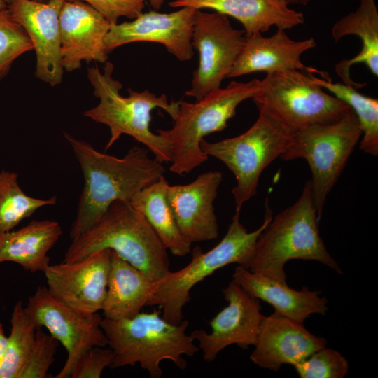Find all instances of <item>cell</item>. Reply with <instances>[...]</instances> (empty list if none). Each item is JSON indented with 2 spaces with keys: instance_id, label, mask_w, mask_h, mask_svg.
<instances>
[{
  "instance_id": "9a60e30c",
  "label": "cell",
  "mask_w": 378,
  "mask_h": 378,
  "mask_svg": "<svg viewBox=\"0 0 378 378\" xmlns=\"http://www.w3.org/2000/svg\"><path fill=\"white\" fill-rule=\"evenodd\" d=\"M196 10L183 7L172 13L151 10L130 22L111 25L106 36V50L110 53L124 44L153 42L164 45L178 60L192 59V35Z\"/></svg>"
},
{
  "instance_id": "74e56055",
  "label": "cell",
  "mask_w": 378,
  "mask_h": 378,
  "mask_svg": "<svg viewBox=\"0 0 378 378\" xmlns=\"http://www.w3.org/2000/svg\"><path fill=\"white\" fill-rule=\"evenodd\" d=\"M8 8V4L4 0H0V10Z\"/></svg>"
},
{
  "instance_id": "ffe728a7",
  "label": "cell",
  "mask_w": 378,
  "mask_h": 378,
  "mask_svg": "<svg viewBox=\"0 0 378 378\" xmlns=\"http://www.w3.org/2000/svg\"><path fill=\"white\" fill-rule=\"evenodd\" d=\"M315 46L313 38L294 41L282 29H277L270 37H264L260 33L245 36L244 43L227 78L254 72L270 74L288 71L321 74L322 71L307 66L301 61L302 54Z\"/></svg>"
},
{
  "instance_id": "8fae6325",
  "label": "cell",
  "mask_w": 378,
  "mask_h": 378,
  "mask_svg": "<svg viewBox=\"0 0 378 378\" xmlns=\"http://www.w3.org/2000/svg\"><path fill=\"white\" fill-rule=\"evenodd\" d=\"M24 309L37 328L45 327L66 351V360L55 378L70 377L85 352L108 345L101 326L102 318L98 313L84 314L73 309L52 295L46 287H38Z\"/></svg>"
},
{
  "instance_id": "f35d334b",
  "label": "cell",
  "mask_w": 378,
  "mask_h": 378,
  "mask_svg": "<svg viewBox=\"0 0 378 378\" xmlns=\"http://www.w3.org/2000/svg\"><path fill=\"white\" fill-rule=\"evenodd\" d=\"M7 4H8L12 0H4ZM34 1H40V2H46L49 0H34Z\"/></svg>"
},
{
  "instance_id": "2e32d148",
  "label": "cell",
  "mask_w": 378,
  "mask_h": 378,
  "mask_svg": "<svg viewBox=\"0 0 378 378\" xmlns=\"http://www.w3.org/2000/svg\"><path fill=\"white\" fill-rule=\"evenodd\" d=\"M64 0H12L8 8L27 32L36 57L35 76L54 87L62 80L59 11Z\"/></svg>"
},
{
  "instance_id": "9c48e42d",
  "label": "cell",
  "mask_w": 378,
  "mask_h": 378,
  "mask_svg": "<svg viewBox=\"0 0 378 378\" xmlns=\"http://www.w3.org/2000/svg\"><path fill=\"white\" fill-rule=\"evenodd\" d=\"M362 136L353 110L342 118L291 134L284 160L303 158L312 172V191L320 220L327 197L342 173Z\"/></svg>"
},
{
  "instance_id": "d4e9b609",
  "label": "cell",
  "mask_w": 378,
  "mask_h": 378,
  "mask_svg": "<svg viewBox=\"0 0 378 378\" xmlns=\"http://www.w3.org/2000/svg\"><path fill=\"white\" fill-rule=\"evenodd\" d=\"M349 35L359 37L362 48L354 57L337 63L335 71L343 83L355 88H361L364 83H357L350 77V69L353 65L363 63L374 76H378V10L375 0H360L355 11L342 18L333 25L332 36L335 43Z\"/></svg>"
},
{
  "instance_id": "4dcf8cb0",
  "label": "cell",
  "mask_w": 378,
  "mask_h": 378,
  "mask_svg": "<svg viewBox=\"0 0 378 378\" xmlns=\"http://www.w3.org/2000/svg\"><path fill=\"white\" fill-rule=\"evenodd\" d=\"M293 367L301 378H343L349 372L347 360L337 351L326 346Z\"/></svg>"
},
{
  "instance_id": "e0dca14e",
  "label": "cell",
  "mask_w": 378,
  "mask_h": 378,
  "mask_svg": "<svg viewBox=\"0 0 378 378\" xmlns=\"http://www.w3.org/2000/svg\"><path fill=\"white\" fill-rule=\"evenodd\" d=\"M59 20L64 70H77L83 61L106 62L104 41L111 24L98 11L81 1H64Z\"/></svg>"
},
{
  "instance_id": "ac0fdd59",
  "label": "cell",
  "mask_w": 378,
  "mask_h": 378,
  "mask_svg": "<svg viewBox=\"0 0 378 378\" xmlns=\"http://www.w3.org/2000/svg\"><path fill=\"white\" fill-rule=\"evenodd\" d=\"M222 181L221 172L209 171L188 184L168 186L169 206L181 233L190 243L218 237L214 202Z\"/></svg>"
},
{
  "instance_id": "30bf717a",
  "label": "cell",
  "mask_w": 378,
  "mask_h": 378,
  "mask_svg": "<svg viewBox=\"0 0 378 378\" xmlns=\"http://www.w3.org/2000/svg\"><path fill=\"white\" fill-rule=\"evenodd\" d=\"M253 100L290 133L337 120L352 110L300 71L267 74Z\"/></svg>"
},
{
  "instance_id": "7402d4cb",
  "label": "cell",
  "mask_w": 378,
  "mask_h": 378,
  "mask_svg": "<svg viewBox=\"0 0 378 378\" xmlns=\"http://www.w3.org/2000/svg\"><path fill=\"white\" fill-rule=\"evenodd\" d=\"M172 8L211 9L237 20L245 36L265 33L274 26L286 30L304 22L303 13L289 7L286 0H174Z\"/></svg>"
},
{
  "instance_id": "7a4b0ae2",
  "label": "cell",
  "mask_w": 378,
  "mask_h": 378,
  "mask_svg": "<svg viewBox=\"0 0 378 378\" xmlns=\"http://www.w3.org/2000/svg\"><path fill=\"white\" fill-rule=\"evenodd\" d=\"M110 249L156 281L169 271L167 249L144 214L130 202H113L88 230L71 240L63 262Z\"/></svg>"
},
{
  "instance_id": "8992f818",
  "label": "cell",
  "mask_w": 378,
  "mask_h": 378,
  "mask_svg": "<svg viewBox=\"0 0 378 378\" xmlns=\"http://www.w3.org/2000/svg\"><path fill=\"white\" fill-rule=\"evenodd\" d=\"M260 80L230 83L215 89L195 103L179 100L173 127L158 130L168 141L172 153L170 171L183 175L191 172L208 160L200 142L209 134L227 127V121L236 114L237 106L253 99L259 92Z\"/></svg>"
},
{
  "instance_id": "4fadbf2b",
  "label": "cell",
  "mask_w": 378,
  "mask_h": 378,
  "mask_svg": "<svg viewBox=\"0 0 378 378\" xmlns=\"http://www.w3.org/2000/svg\"><path fill=\"white\" fill-rule=\"evenodd\" d=\"M111 250L103 249L74 262L50 265L48 290L60 302L84 314L102 310L111 267Z\"/></svg>"
},
{
  "instance_id": "1f68e13d",
  "label": "cell",
  "mask_w": 378,
  "mask_h": 378,
  "mask_svg": "<svg viewBox=\"0 0 378 378\" xmlns=\"http://www.w3.org/2000/svg\"><path fill=\"white\" fill-rule=\"evenodd\" d=\"M58 341L50 333L38 328L29 357L18 378L48 377L55 361Z\"/></svg>"
},
{
  "instance_id": "ba28073f",
  "label": "cell",
  "mask_w": 378,
  "mask_h": 378,
  "mask_svg": "<svg viewBox=\"0 0 378 378\" xmlns=\"http://www.w3.org/2000/svg\"><path fill=\"white\" fill-rule=\"evenodd\" d=\"M259 115L245 132L216 142L204 139L202 150L223 162L237 181L232 193L235 211L257 193L264 169L284 153L291 134L264 107L257 106Z\"/></svg>"
},
{
  "instance_id": "d6a6232c",
  "label": "cell",
  "mask_w": 378,
  "mask_h": 378,
  "mask_svg": "<svg viewBox=\"0 0 378 378\" xmlns=\"http://www.w3.org/2000/svg\"><path fill=\"white\" fill-rule=\"evenodd\" d=\"M114 353L111 349L94 346L85 352L76 362L70 378H99L111 365Z\"/></svg>"
},
{
  "instance_id": "603a6c76",
  "label": "cell",
  "mask_w": 378,
  "mask_h": 378,
  "mask_svg": "<svg viewBox=\"0 0 378 378\" xmlns=\"http://www.w3.org/2000/svg\"><path fill=\"white\" fill-rule=\"evenodd\" d=\"M62 230L57 221L33 220L18 230L0 233V264L12 262L30 272L44 273L50 264L49 251Z\"/></svg>"
},
{
  "instance_id": "f546056e",
  "label": "cell",
  "mask_w": 378,
  "mask_h": 378,
  "mask_svg": "<svg viewBox=\"0 0 378 378\" xmlns=\"http://www.w3.org/2000/svg\"><path fill=\"white\" fill-rule=\"evenodd\" d=\"M31 50L32 43L23 27L8 8L0 10V80L8 75L15 60Z\"/></svg>"
},
{
  "instance_id": "cb8c5ba5",
  "label": "cell",
  "mask_w": 378,
  "mask_h": 378,
  "mask_svg": "<svg viewBox=\"0 0 378 378\" xmlns=\"http://www.w3.org/2000/svg\"><path fill=\"white\" fill-rule=\"evenodd\" d=\"M155 281L111 251L107 290L102 306L104 318H130L147 306Z\"/></svg>"
},
{
  "instance_id": "83f0119b",
  "label": "cell",
  "mask_w": 378,
  "mask_h": 378,
  "mask_svg": "<svg viewBox=\"0 0 378 378\" xmlns=\"http://www.w3.org/2000/svg\"><path fill=\"white\" fill-rule=\"evenodd\" d=\"M56 196L48 199L27 195L18 181V174L3 169L0 172V233L13 230L24 219L38 209L55 204Z\"/></svg>"
},
{
  "instance_id": "e575fe53",
  "label": "cell",
  "mask_w": 378,
  "mask_h": 378,
  "mask_svg": "<svg viewBox=\"0 0 378 378\" xmlns=\"http://www.w3.org/2000/svg\"><path fill=\"white\" fill-rule=\"evenodd\" d=\"M8 345V337L5 334L3 325L0 323V363L2 361Z\"/></svg>"
},
{
  "instance_id": "836d02e7",
  "label": "cell",
  "mask_w": 378,
  "mask_h": 378,
  "mask_svg": "<svg viewBox=\"0 0 378 378\" xmlns=\"http://www.w3.org/2000/svg\"><path fill=\"white\" fill-rule=\"evenodd\" d=\"M81 1L98 11L111 25L118 23L120 17L134 19L143 13L145 2L149 0H64Z\"/></svg>"
},
{
  "instance_id": "4316f807",
  "label": "cell",
  "mask_w": 378,
  "mask_h": 378,
  "mask_svg": "<svg viewBox=\"0 0 378 378\" xmlns=\"http://www.w3.org/2000/svg\"><path fill=\"white\" fill-rule=\"evenodd\" d=\"M318 78L312 74L313 81L323 89L340 99L354 111L362 130L360 149L377 156L378 155V99L358 92L355 88L343 83H334L326 72Z\"/></svg>"
},
{
  "instance_id": "3957f363",
  "label": "cell",
  "mask_w": 378,
  "mask_h": 378,
  "mask_svg": "<svg viewBox=\"0 0 378 378\" xmlns=\"http://www.w3.org/2000/svg\"><path fill=\"white\" fill-rule=\"evenodd\" d=\"M318 222L308 180L297 201L272 218L259 235L248 270L286 282L285 265L297 259L319 262L342 274L320 235Z\"/></svg>"
},
{
  "instance_id": "52a82bcc",
  "label": "cell",
  "mask_w": 378,
  "mask_h": 378,
  "mask_svg": "<svg viewBox=\"0 0 378 378\" xmlns=\"http://www.w3.org/2000/svg\"><path fill=\"white\" fill-rule=\"evenodd\" d=\"M272 218L267 206L262 224L248 232L240 221V211H235L226 234L216 246L206 253L198 246L194 248L188 265L176 272L169 271L155 281L147 306H159L164 319L179 324L183 321V309L190 300V291L198 283L230 264L249 269L257 239Z\"/></svg>"
},
{
  "instance_id": "d590c367",
  "label": "cell",
  "mask_w": 378,
  "mask_h": 378,
  "mask_svg": "<svg viewBox=\"0 0 378 378\" xmlns=\"http://www.w3.org/2000/svg\"><path fill=\"white\" fill-rule=\"evenodd\" d=\"M165 0H149L148 2L151 7L155 10H159Z\"/></svg>"
},
{
  "instance_id": "6da1fadb",
  "label": "cell",
  "mask_w": 378,
  "mask_h": 378,
  "mask_svg": "<svg viewBox=\"0 0 378 378\" xmlns=\"http://www.w3.org/2000/svg\"><path fill=\"white\" fill-rule=\"evenodd\" d=\"M80 164L84 187L70 231L71 240L90 228L114 202H130L143 188L164 176L163 163L148 149L135 146L122 158L96 150L89 143L64 134Z\"/></svg>"
},
{
  "instance_id": "f1b7e54d",
  "label": "cell",
  "mask_w": 378,
  "mask_h": 378,
  "mask_svg": "<svg viewBox=\"0 0 378 378\" xmlns=\"http://www.w3.org/2000/svg\"><path fill=\"white\" fill-rule=\"evenodd\" d=\"M5 356L0 363V378H18L34 344L37 327L25 313L22 302L14 306Z\"/></svg>"
},
{
  "instance_id": "44dd1931",
  "label": "cell",
  "mask_w": 378,
  "mask_h": 378,
  "mask_svg": "<svg viewBox=\"0 0 378 378\" xmlns=\"http://www.w3.org/2000/svg\"><path fill=\"white\" fill-rule=\"evenodd\" d=\"M232 280L253 297L271 304L274 312L299 323H304L312 314L325 315L328 301L321 291L303 287L295 290L283 282L268 276L253 272L238 265Z\"/></svg>"
},
{
  "instance_id": "8d00e7d4",
  "label": "cell",
  "mask_w": 378,
  "mask_h": 378,
  "mask_svg": "<svg viewBox=\"0 0 378 378\" xmlns=\"http://www.w3.org/2000/svg\"><path fill=\"white\" fill-rule=\"evenodd\" d=\"M312 0H286L287 4L290 5H303L308 4Z\"/></svg>"
},
{
  "instance_id": "5b68a950",
  "label": "cell",
  "mask_w": 378,
  "mask_h": 378,
  "mask_svg": "<svg viewBox=\"0 0 378 378\" xmlns=\"http://www.w3.org/2000/svg\"><path fill=\"white\" fill-rule=\"evenodd\" d=\"M101 326L114 353L111 368L139 363L151 377L160 378L162 361L170 360L185 370L187 362L182 356H193L200 350L191 335L186 334L188 321L171 323L156 309L130 318H104Z\"/></svg>"
},
{
  "instance_id": "277c9868",
  "label": "cell",
  "mask_w": 378,
  "mask_h": 378,
  "mask_svg": "<svg viewBox=\"0 0 378 378\" xmlns=\"http://www.w3.org/2000/svg\"><path fill=\"white\" fill-rule=\"evenodd\" d=\"M113 65L106 62L102 73L98 67L88 69V78L99 103L86 110L83 115L107 125L111 136L106 150L111 148L122 134L133 137L145 145L160 162H171L172 153L167 139L150 130L151 112L156 108L165 111L174 120L179 101L169 102L165 94L158 96L145 90L136 92L128 89L129 96L123 97L121 83L112 77Z\"/></svg>"
},
{
  "instance_id": "5bb4252c",
  "label": "cell",
  "mask_w": 378,
  "mask_h": 378,
  "mask_svg": "<svg viewBox=\"0 0 378 378\" xmlns=\"http://www.w3.org/2000/svg\"><path fill=\"white\" fill-rule=\"evenodd\" d=\"M223 294L228 304L209 321L211 333L196 330L190 334L198 341L206 362L214 360L228 346L236 344L244 349L254 346L265 316L260 300L233 280L223 289Z\"/></svg>"
},
{
  "instance_id": "d6986e66",
  "label": "cell",
  "mask_w": 378,
  "mask_h": 378,
  "mask_svg": "<svg viewBox=\"0 0 378 378\" xmlns=\"http://www.w3.org/2000/svg\"><path fill=\"white\" fill-rule=\"evenodd\" d=\"M326 344L325 338L313 335L304 323L274 312L264 316L250 359L261 368L278 371L283 365H295Z\"/></svg>"
},
{
  "instance_id": "7c38bea8",
  "label": "cell",
  "mask_w": 378,
  "mask_h": 378,
  "mask_svg": "<svg viewBox=\"0 0 378 378\" xmlns=\"http://www.w3.org/2000/svg\"><path fill=\"white\" fill-rule=\"evenodd\" d=\"M244 41V31L234 28L227 15L196 10L192 46L198 52L199 62L193 72L191 88L186 94L197 101L220 88Z\"/></svg>"
},
{
  "instance_id": "484cf974",
  "label": "cell",
  "mask_w": 378,
  "mask_h": 378,
  "mask_svg": "<svg viewBox=\"0 0 378 378\" xmlns=\"http://www.w3.org/2000/svg\"><path fill=\"white\" fill-rule=\"evenodd\" d=\"M169 185L162 176L137 192L130 203L144 214L167 249L175 256L183 257L190 252L192 244L181 233L169 206Z\"/></svg>"
}]
</instances>
